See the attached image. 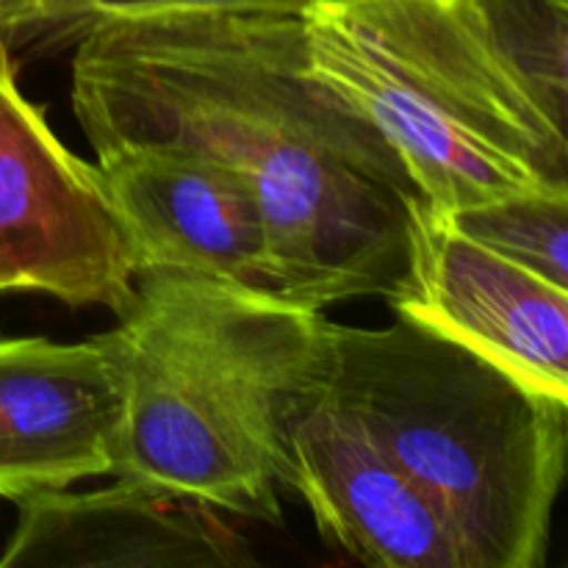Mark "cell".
Wrapping results in <instances>:
<instances>
[{
    "label": "cell",
    "mask_w": 568,
    "mask_h": 568,
    "mask_svg": "<svg viewBox=\"0 0 568 568\" xmlns=\"http://www.w3.org/2000/svg\"><path fill=\"white\" fill-rule=\"evenodd\" d=\"M72 111L94 150L170 144L253 189L277 297L392 300L408 281L419 186L392 144L308 67L303 17L183 11L75 44Z\"/></svg>",
    "instance_id": "obj_1"
},
{
    "label": "cell",
    "mask_w": 568,
    "mask_h": 568,
    "mask_svg": "<svg viewBox=\"0 0 568 568\" xmlns=\"http://www.w3.org/2000/svg\"><path fill=\"white\" fill-rule=\"evenodd\" d=\"M103 333L125 381L111 475L281 525L292 430L331 383V320L275 294L139 270Z\"/></svg>",
    "instance_id": "obj_2"
},
{
    "label": "cell",
    "mask_w": 568,
    "mask_h": 568,
    "mask_svg": "<svg viewBox=\"0 0 568 568\" xmlns=\"http://www.w3.org/2000/svg\"><path fill=\"white\" fill-rule=\"evenodd\" d=\"M327 333L333 403L430 494L477 568H541L566 475V399L403 316Z\"/></svg>",
    "instance_id": "obj_3"
},
{
    "label": "cell",
    "mask_w": 568,
    "mask_h": 568,
    "mask_svg": "<svg viewBox=\"0 0 568 568\" xmlns=\"http://www.w3.org/2000/svg\"><path fill=\"white\" fill-rule=\"evenodd\" d=\"M308 67L394 148L436 211L568 192V139L460 0H320Z\"/></svg>",
    "instance_id": "obj_4"
},
{
    "label": "cell",
    "mask_w": 568,
    "mask_h": 568,
    "mask_svg": "<svg viewBox=\"0 0 568 568\" xmlns=\"http://www.w3.org/2000/svg\"><path fill=\"white\" fill-rule=\"evenodd\" d=\"M133 281L136 253L98 170L72 155L20 92L0 42V292L31 288L120 314Z\"/></svg>",
    "instance_id": "obj_5"
},
{
    "label": "cell",
    "mask_w": 568,
    "mask_h": 568,
    "mask_svg": "<svg viewBox=\"0 0 568 568\" xmlns=\"http://www.w3.org/2000/svg\"><path fill=\"white\" fill-rule=\"evenodd\" d=\"M388 305L568 403V288L477 244L433 205L416 211L408 281Z\"/></svg>",
    "instance_id": "obj_6"
},
{
    "label": "cell",
    "mask_w": 568,
    "mask_h": 568,
    "mask_svg": "<svg viewBox=\"0 0 568 568\" xmlns=\"http://www.w3.org/2000/svg\"><path fill=\"white\" fill-rule=\"evenodd\" d=\"M94 155L136 272L175 270L277 297L264 214L236 172L170 144H109Z\"/></svg>",
    "instance_id": "obj_7"
},
{
    "label": "cell",
    "mask_w": 568,
    "mask_h": 568,
    "mask_svg": "<svg viewBox=\"0 0 568 568\" xmlns=\"http://www.w3.org/2000/svg\"><path fill=\"white\" fill-rule=\"evenodd\" d=\"M125 381L105 336L0 342V497L11 503L111 475Z\"/></svg>",
    "instance_id": "obj_8"
},
{
    "label": "cell",
    "mask_w": 568,
    "mask_h": 568,
    "mask_svg": "<svg viewBox=\"0 0 568 568\" xmlns=\"http://www.w3.org/2000/svg\"><path fill=\"white\" fill-rule=\"evenodd\" d=\"M288 488L331 547L375 568H477L430 494L322 394L292 430Z\"/></svg>",
    "instance_id": "obj_9"
},
{
    "label": "cell",
    "mask_w": 568,
    "mask_h": 568,
    "mask_svg": "<svg viewBox=\"0 0 568 568\" xmlns=\"http://www.w3.org/2000/svg\"><path fill=\"white\" fill-rule=\"evenodd\" d=\"M0 568H242L255 555L214 508L122 480L22 499Z\"/></svg>",
    "instance_id": "obj_10"
},
{
    "label": "cell",
    "mask_w": 568,
    "mask_h": 568,
    "mask_svg": "<svg viewBox=\"0 0 568 568\" xmlns=\"http://www.w3.org/2000/svg\"><path fill=\"white\" fill-rule=\"evenodd\" d=\"M460 6L521 87L566 128L568 0H460Z\"/></svg>",
    "instance_id": "obj_11"
},
{
    "label": "cell",
    "mask_w": 568,
    "mask_h": 568,
    "mask_svg": "<svg viewBox=\"0 0 568 568\" xmlns=\"http://www.w3.org/2000/svg\"><path fill=\"white\" fill-rule=\"evenodd\" d=\"M320 0H0V42L9 50L75 48L109 22L183 11H270L303 17Z\"/></svg>",
    "instance_id": "obj_12"
},
{
    "label": "cell",
    "mask_w": 568,
    "mask_h": 568,
    "mask_svg": "<svg viewBox=\"0 0 568 568\" xmlns=\"http://www.w3.org/2000/svg\"><path fill=\"white\" fill-rule=\"evenodd\" d=\"M444 216L483 247L568 288V192L510 194Z\"/></svg>",
    "instance_id": "obj_13"
}]
</instances>
